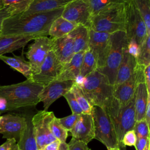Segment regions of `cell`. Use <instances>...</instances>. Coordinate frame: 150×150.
Instances as JSON below:
<instances>
[{
  "instance_id": "obj_52",
  "label": "cell",
  "mask_w": 150,
  "mask_h": 150,
  "mask_svg": "<svg viewBox=\"0 0 150 150\" xmlns=\"http://www.w3.org/2000/svg\"><path fill=\"white\" fill-rule=\"evenodd\" d=\"M108 150H121V148H117L110 149H108Z\"/></svg>"
},
{
  "instance_id": "obj_19",
  "label": "cell",
  "mask_w": 150,
  "mask_h": 150,
  "mask_svg": "<svg viewBox=\"0 0 150 150\" xmlns=\"http://www.w3.org/2000/svg\"><path fill=\"white\" fill-rule=\"evenodd\" d=\"M85 51H81L74 54L71 59L64 64L60 71L57 80L74 81L80 74L81 65Z\"/></svg>"
},
{
  "instance_id": "obj_36",
  "label": "cell",
  "mask_w": 150,
  "mask_h": 150,
  "mask_svg": "<svg viewBox=\"0 0 150 150\" xmlns=\"http://www.w3.org/2000/svg\"><path fill=\"white\" fill-rule=\"evenodd\" d=\"M63 97L66 98V101L68 103V104L71 110L72 114H81L83 113V111L80 107L77 100H76L74 94L72 93L70 90L65 94Z\"/></svg>"
},
{
  "instance_id": "obj_12",
  "label": "cell",
  "mask_w": 150,
  "mask_h": 150,
  "mask_svg": "<svg viewBox=\"0 0 150 150\" xmlns=\"http://www.w3.org/2000/svg\"><path fill=\"white\" fill-rule=\"evenodd\" d=\"M110 46V34L96 32L89 29L88 49L94 54L97 64V69L103 68L105 64Z\"/></svg>"
},
{
  "instance_id": "obj_26",
  "label": "cell",
  "mask_w": 150,
  "mask_h": 150,
  "mask_svg": "<svg viewBox=\"0 0 150 150\" xmlns=\"http://www.w3.org/2000/svg\"><path fill=\"white\" fill-rule=\"evenodd\" d=\"M26 125L22 132L18 145L19 150H38L31 118L26 117Z\"/></svg>"
},
{
  "instance_id": "obj_40",
  "label": "cell",
  "mask_w": 150,
  "mask_h": 150,
  "mask_svg": "<svg viewBox=\"0 0 150 150\" xmlns=\"http://www.w3.org/2000/svg\"><path fill=\"white\" fill-rule=\"evenodd\" d=\"M87 144L72 138L68 143V150H87Z\"/></svg>"
},
{
  "instance_id": "obj_18",
  "label": "cell",
  "mask_w": 150,
  "mask_h": 150,
  "mask_svg": "<svg viewBox=\"0 0 150 150\" xmlns=\"http://www.w3.org/2000/svg\"><path fill=\"white\" fill-rule=\"evenodd\" d=\"M74 0H32L27 9L21 13L28 15L38 12H43L63 8Z\"/></svg>"
},
{
  "instance_id": "obj_4",
  "label": "cell",
  "mask_w": 150,
  "mask_h": 150,
  "mask_svg": "<svg viewBox=\"0 0 150 150\" xmlns=\"http://www.w3.org/2000/svg\"><path fill=\"white\" fill-rule=\"evenodd\" d=\"M125 4L110 5L92 16L90 29L110 34L118 31H124Z\"/></svg>"
},
{
  "instance_id": "obj_20",
  "label": "cell",
  "mask_w": 150,
  "mask_h": 150,
  "mask_svg": "<svg viewBox=\"0 0 150 150\" xmlns=\"http://www.w3.org/2000/svg\"><path fill=\"white\" fill-rule=\"evenodd\" d=\"M137 83L134 74L126 81L114 86L113 97L117 101L119 105H126L134 97Z\"/></svg>"
},
{
  "instance_id": "obj_33",
  "label": "cell",
  "mask_w": 150,
  "mask_h": 150,
  "mask_svg": "<svg viewBox=\"0 0 150 150\" xmlns=\"http://www.w3.org/2000/svg\"><path fill=\"white\" fill-rule=\"evenodd\" d=\"M139 11L150 35V0H132Z\"/></svg>"
},
{
  "instance_id": "obj_45",
  "label": "cell",
  "mask_w": 150,
  "mask_h": 150,
  "mask_svg": "<svg viewBox=\"0 0 150 150\" xmlns=\"http://www.w3.org/2000/svg\"><path fill=\"white\" fill-rule=\"evenodd\" d=\"M60 143V142L59 140L56 139L53 142L47 144L40 150H57Z\"/></svg>"
},
{
  "instance_id": "obj_6",
  "label": "cell",
  "mask_w": 150,
  "mask_h": 150,
  "mask_svg": "<svg viewBox=\"0 0 150 150\" xmlns=\"http://www.w3.org/2000/svg\"><path fill=\"white\" fill-rule=\"evenodd\" d=\"M125 31H118L110 34V46L104 67L97 70L105 75L110 83L114 86L117 70L122 61L124 52L128 45Z\"/></svg>"
},
{
  "instance_id": "obj_16",
  "label": "cell",
  "mask_w": 150,
  "mask_h": 150,
  "mask_svg": "<svg viewBox=\"0 0 150 150\" xmlns=\"http://www.w3.org/2000/svg\"><path fill=\"white\" fill-rule=\"evenodd\" d=\"M72 138L88 144L94 137V127L91 114L82 113L70 131Z\"/></svg>"
},
{
  "instance_id": "obj_28",
  "label": "cell",
  "mask_w": 150,
  "mask_h": 150,
  "mask_svg": "<svg viewBox=\"0 0 150 150\" xmlns=\"http://www.w3.org/2000/svg\"><path fill=\"white\" fill-rule=\"evenodd\" d=\"M97 69L96 59L93 52L88 49L85 51L80 68V75L85 77Z\"/></svg>"
},
{
  "instance_id": "obj_30",
  "label": "cell",
  "mask_w": 150,
  "mask_h": 150,
  "mask_svg": "<svg viewBox=\"0 0 150 150\" xmlns=\"http://www.w3.org/2000/svg\"><path fill=\"white\" fill-rule=\"evenodd\" d=\"M70 91H71L74 94L76 100L83 111V113L91 114L93 106L90 104L81 88L74 83L70 89Z\"/></svg>"
},
{
  "instance_id": "obj_34",
  "label": "cell",
  "mask_w": 150,
  "mask_h": 150,
  "mask_svg": "<svg viewBox=\"0 0 150 150\" xmlns=\"http://www.w3.org/2000/svg\"><path fill=\"white\" fill-rule=\"evenodd\" d=\"M50 131L53 137L60 142H65L68 136V131L60 124L58 118L54 116L50 123Z\"/></svg>"
},
{
  "instance_id": "obj_31",
  "label": "cell",
  "mask_w": 150,
  "mask_h": 150,
  "mask_svg": "<svg viewBox=\"0 0 150 150\" xmlns=\"http://www.w3.org/2000/svg\"><path fill=\"white\" fill-rule=\"evenodd\" d=\"M137 64L146 67L150 65V35H148L139 46V54L136 58Z\"/></svg>"
},
{
  "instance_id": "obj_2",
  "label": "cell",
  "mask_w": 150,
  "mask_h": 150,
  "mask_svg": "<svg viewBox=\"0 0 150 150\" xmlns=\"http://www.w3.org/2000/svg\"><path fill=\"white\" fill-rule=\"evenodd\" d=\"M43 86L29 79L17 84L0 86V97L8 103V110L34 107L39 102Z\"/></svg>"
},
{
  "instance_id": "obj_42",
  "label": "cell",
  "mask_w": 150,
  "mask_h": 150,
  "mask_svg": "<svg viewBox=\"0 0 150 150\" xmlns=\"http://www.w3.org/2000/svg\"><path fill=\"white\" fill-rule=\"evenodd\" d=\"M0 150H19L18 142L14 138L6 139V141L0 145Z\"/></svg>"
},
{
  "instance_id": "obj_13",
  "label": "cell",
  "mask_w": 150,
  "mask_h": 150,
  "mask_svg": "<svg viewBox=\"0 0 150 150\" xmlns=\"http://www.w3.org/2000/svg\"><path fill=\"white\" fill-rule=\"evenodd\" d=\"M74 83V81L71 80L56 79L45 86L39 96L40 102L43 103V110L47 111L52 103L70 90Z\"/></svg>"
},
{
  "instance_id": "obj_44",
  "label": "cell",
  "mask_w": 150,
  "mask_h": 150,
  "mask_svg": "<svg viewBox=\"0 0 150 150\" xmlns=\"http://www.w3.org/2000/svg\"><path fill=\"white\" fill-rule=\"evenodd\" d=\"M149 138V137L137 139V142L135 144V147L136 150H143L145 147V145Z\"/></svg>"
},
{
  "instance_id": "obj_37",
  "label": "cell",
  "mask_w": 150,
  "mask_h": 150,
  "mask_svg": "<svg viewBox=\"0 0 150 150\" xmlns=\"http://www.w3.org/2000/svg\"><path fill=\"white\" fill-rule=\"evenodd\" d=\"M80 114H71L70 115L58 118L60 124L67 131H70L73 127L75 123L79 119Z\"/></svg>"
},
{
  "instance_id": "obj_51",
  "label": "cell",
  "mask_w": 150,
  "mask_h": 150,
  "mask_svg": "<svg viewBox=\"0 0 150 150\" xmlns=\"http://www.w3.org/2000/svg\"><path fill=\"white\" fill-rule=\"evenodd\" d=\"M4 6H5V5H4V4L3 2H2V0H0V9H1Z\"/></svg>"
},
{
  "instance_id": "obj_22",
  "label": "cell",
  "mask_w": 150,
  "mask_h": 150,
  "mask_svg": "<svg viewBox=\"0 0 150 150\" xmlns=\"http://www.w3.org/2000/svg\"><path fill=\"white\" fill-rule=\"evenodd\" d=\"M134 98L135 121L144 120L148 100L150 98V94L148 93L144 82L139 83L137 84Z\"/></svg>"
},
{
  "instance_id": "obj_38",
  "label": "cell",
  "mask_w": 150,
  "mask_h": 150,
  "mask_svg": "<svg viewBox=\"0 0 150 150\" xmlns=\"http://www.w3.org/2000/svg\"><path fill=\"white\" fill-rule=\"evenodd\" d=\"M137 137L134 129L128 131L123 136L121 140V144L124 148L125 146H135Z\"/></svg>"
},
{
  "instance_id": "obj_23",
  "label": "cell",
  "mask_w": 150,
  "mask_h": 150,
  "mask_svg": "<svg viewBox=\"0 0 150 150\" xmlns=\"http://www.w3.org/2000/svg\"><path fill=\"white\" fill-rule=\"evenodd\" d=\"M35 39L32 36H0V56L23 47L29 41Z\"/></svg>"
},
{
  "instance_id": "obj_25",
  "label": "cell",
  "mask_w": 150,
  "mask_h": 150,
  "mask_svg": "<svg viewBox=\"0 0 150 150\" xmlns=\"http://www.w3.org/2000/svg\"><path fill=\"white\" fill-rule=\"evenodd\" d=\"M0 60L22 74L27 80L31 79L33 75L31 66L29 62L25 59L23 53L20 56L13 54V57L1 55L0 56Z\"/></svg>"
},
{
  "instance_id": "obj_8",
  "label": "cell",
  "mask_w": 150,
  "mask_h": 150,
  "mask_svg": "<svg viewBox=\"0 0 150 150\" xmlns=\"http://www.w3.org/2000/svg\"><path fill=\"white\" fill-rule=\"evenodd\" d=\"M125 11L124 31L128 40L133 39L140 46L148 35L145 23L132 0H128L125 4Z\"/></svg>"
},
{
  "instance_id": "obj_1",
  "label": "cell",
  "mask_w": 150,
  "mask_h": 150,
  "mask_svg": "<svg viewBox=\"0 0 150 150\" xmlns=\"http://www.w3.org/2000/svg\"><path fill=\"white\" fill-rule=\"evenodd\" d=\"M63 8L53 11L38 12L28 15L21 13L4 21L0 36H32L35 38L49 35L52 22L61 16Z\"/></svg>"
},
{
  "instance_id": "obj_27",
  "label": "cell",
  "mask_w": 150,
  "mask_h": 150,
  "mask_svg": "<svg viewBox=\"0 0 150 150\" xmlns=\"http://www.w3.org/2000/svg\"><path fill=\"white\" fill-rule=\"evenodd\" d=\"M76 26L77 25L60 16L52 22L49 30V35L52 39L63 37L70 33Z\"/></svg>"
},
{
  "instance_id": "obj_46",
  "label": "cell",
  "mask_w": 150,
  "mask_h": 150,
  "mask_svg": "<svg viewBox=\"0 0 150 150\" xmlns=\"http://www.w3.org/2000/svg\"><path fill=\"white\" fill-rule=\"evenodd\" d=\"M4 5H11L28 3L30 4L32 0H2Z\"/></svg>"
},
{
  "instance_id": "obj_48",
  "label": "cell",
  "mask_w": 150,
  "mask_h": 150,
  "mask_svg": "<svg viewBox=\"0 0 150 150\" xmlns=\"http://www.w3.org/2000/svg\"><path fill=\"white\" fill-rule=\"evenodd\" d=\"M6 111H8L7 101L4 98L0 97V113Z\"/></svg>"
},
{
  "instance_id": "obj_35",
  "label": "cell",
  "mask_w": 150,
  "mask_h": 150,
  "mask_svg": "<svg viewBox=\"0 0 150 150\" xmlns=\"http://www.w3.org/2000/svg\"><path fill=\"white\" fill-rule=\"evenodd\" d=\"M133 129L137 139L149 137V127L145 120L135 121Z\"/></svg>"
},
{
  "instance_id": "obj_9",
  "label": "cell",
  "mask_w": 150,
  "mask_h": 150,
  "mask_svg": "<svg viewBox=\"0 0 150 150\" xmlns=\"http://www.w3.org/2000/svg\"><path fill=\"white\" fill-rule=\"evenodd\" d=\"M54 116L53 111L41 110L38 111L31 118L38 150L56 139L50 129V123Z\"/></svg>"
},
{
  "instance_id": "obj_47",
  "label": "cell",
  "mask_w": 150,
  "mask_h": 150,
  "mask_svg": "<svg viewBox=\"0 0 150 150\" xmlns=\"http://www.w3.org/2000/svg\"><path fill=\"white\" fill-rule=\"evenodd\" d=\"M144 120L146 122V124L148 125V127H149V124H150V98L148 99V104H147V106H146Z\"/></svg>"
},
{
  "instance_id": "obj_14",
  "label": "cell",
  "mask_w": 150,
  "mask_h": 150,
  "mask_svg": "<svg viewBox=\"0 0 150 150\" xmlns=\"http://www.w3.org/2000/svg\"><path fill=\"white\" fill-rule=\"evenodd\" d=\"M62 67L55 54L50 50L42 64L39 73L33 75L31 80L45 86L57 79Z\"/></svg>"
},
{
  "instance_id": "obj_50",
  "label": "cell",
  "mask_w": 150,
  "mask_h": 150,
  "mask_svg": "<svg viewBox=\"0 0 150 150\" xmlns=\"http://www.w3.org/2000/svg\"><path fill=\"white\" fill-rule=\"evenodd\" d=\"M149 142H150V139L149 138L148 139V141L146 142V144L145 145V147L144 148V149L143 150H149Z\"/></svg>"
},
{
  "instance_id": "obj_41",
  "label": "cell",
  "mask_w": 150,
  "mask_h": 150,
  "mask_svg": "<svg viewBox=\"0 0 150 150\" xmlns=\"http://www.w3.org/2000/svg\"><path fill=\"white\" fill-rule=\"evenodd\" d=\"M127 50L131 55L136 59L139 54V46L134 39H131L128 40L127 45Z\"/></svg>"
},
{
  "instance_id": "obj_39",
  "label": "cell",
  "mask_w": 150,
  "mask_h": 150,
  "mask_svg": "<svg viewBox=\"0 0 150 150\" xmlns=\"http://www.w3.org/2000/svg\"><path fill=\"white\" fill-rule=\"evenodd\" d=\"M146 67L136 64L134 70V76L135 77L137 84L139 83H145V75L144 70Z\"/></svg>"
},
{
  "instance_id": "obj_7",
  "label": "cell",
  "mask_w": 150,
  "mask_h": 150,
  "mask_svg": "<svg viewBox=\"0 0 150 150\" xmlns=\"http://www.w3.org/2000/svg\"><path fill=\"white\" fill-rule=\"evenodd\" d=\"M91 115L94 127V139L103 144L107 149L120 148L112 122L106 111L98 106H93Z\"/></svg>"
},
{
  "instance_id": "obj_15",
  "label": "cell",
  "mask_w": 150,
  "mask_h": 150,
  "mask_svg": "<svg viewBox=\"0 0 150 150\" xmlns=\"http://www.w3.org/2000/svg\"><path fill=\"white\" fill-rule=\"evenodd\" d=\"M26 125V117L18 115L5 114L0 119V134L4 138H14L18 142Z\"/></svg>"
},
{
  "instance_id": "obj_5",
  "label": "cell",
  "mask_w": 150,
  "mask_h": 150,
  "mask_svg": "<svg viewBox=\"0 0 150 150\" xmlns=\"http://www.w3.org/2000/svg\"><path fill=\"white\" fill-rule=\"evenodd\" d=\"M105 110L112 122L120 147L124 148L121 144L122 138L128 131L133 129L135 122L134 96L124 106L119 105L117 101L113 98L110 105Z\"/></svg>"
},
{
  "instance_id": "obj_32",
  "label": "cell",
  "mask_w": 150,
  "mask_h": 150,
  "mask_svg": "<svg viewBox=\"0 0 150 150\" xmlns=\"http://www.w3.org/2000/svg\"><path fill=\"white\" fill-rule=\"evenodd\" d=\"M128 1V0H88L92 16L107 6L118 4H125Z\"/></svg>"
},
{
  "instance_id": "obj_43",
  "label": "cell",
  "mask_w": 150,
  "mask_h": 150,
  "mask_svg": "<svg viewBox=\"0 0 150 150\" xmlns=\"http://www.w3.org/2000/svg\"><path fill=\"white\" fill-rule=\"evenodd\" d=\"M145 83L147 88L148 93L150 94V65L147 66L144 70Z\"/></svg>"
},
{
  "instance_id": "obj_54",
  "label": "cell",
  "mask_w": 150,
  "mask_h": 150,
  "mask_svg": "<svg viewBox=\"0 0 150 150\" xmlns=\"http://www.w3.org/2000/svg\"><path fill=\"white\" fill-rule=\"evenodd\" d=\"M0 114H1V113H0ZM1 115H0V119H1Z\"/></svg>"
},
{
  "instance_id": "obj_24",
  "label": "cell",
  "mask_w": 150,
  "mask_h": 150,
  "mask_svg": "<svg viewBox=\"0 0 150 150\" xmlns=\"http://www.w3.org/2000/svg\"><path fill=\"white\" fill-rule=\"evenodd\" d=\"M89 29L82 25H77L67 35L72 39L75 53L88 49Z\"/></svg>"
},
{
  "instance_id": "obj_49",
  "label": "cell",
  "mask_w": 150,
  "mask_h": 150,
  "mask_svg": "<svg viewBox=\"0 0 150 150\" xmlns=\"http://www.w3.org/2000/svg\"><path fill=\"white\" fill-rule=\"evenodd\" d=\"M57 150H68V144L65 142H60Z\"/></svg>"
},
{
  "instance_id": "obj_21",
  "label": "cell",
  "mask_w": 150,
  "mask_h": 150,
  "mask_svg": "<svg viewBox=\"0 0 150 150\" xmlns=\"http://www.w3.org/2000/svg\"><path fill=\"white\" fill-rule=\"evenodd\" d=\"M136 64V59L128 53L127 47L124 52L122 61L117 70L114 86L120 84L129 79L133 75Z\"/></svg>"
},
{
  "instance_id": "obj_11",
  "label": "cell",
  "mask_w": 150,
  "mask_h": 150,
  "mask_svg": "<svg viewBox=\"0 0 150 150\" xmlns=\"http://www.w3.org/2000/svg\"><path fill=\"white\" fill-rule=\"evenodd\" d=\"M51 38L41 36L35 39L34 42L29 46L26 55L30 64L33 75L39 73L42 64L51 50Z\"/></svg>"
},
{
  "instance_id": "obj_17",
  "label": "cell",
  "mask_w": 150,
  "mask_h": 150,
  "mask_svg": "<svg viewBox=\"0 0 150 150\" xmlns=\"http://www.w3.org/2000/svg\"><path fill=\"white\" fill-rule=\"evenodd\" d=\"M51 50L62 66L69 62L75 54L72 39L69 35L52 39Z\"/></svg>"
},
{
  "instance_id": "obj_53",
  "label": "cell",
  "mask_w": 150,
  "mask_h": 150,
  "mask_svg": "<svg viewBox=\"0 0 150 150\" xmlns=\"http://www.w3.org/2000/svg\"><path fill=\"white\" fill-rule=\"evenodd\" d=\"M87 150H91V149H90V148H88V149H87Z\"/></svg>"
},
{
  "instance_id": "obj_10",
  "label": "cell",
  "mask_w": 150,
  "mask_h": 150,
  "mask_svg": "<svg viewBox=\"0 0 150 150\" xmlns=\"http://www.w3.org/2000/svg\"><path fill=\"white\" fill-rule=\"evenodd\" d=\"M61 16L76 24L90 29L92 18L88 0H74L64 7Z\"/></svg>"
},
{
  "instance_id": "obj_3",
  "label": "cell",
  "mask_w": 150,
  "mask_h": 150,
  "mask_svg": "<svg viewBox=\"0 0 150 150\" xmlns=\"http://www.w3.org/2000/svg\"><path fill=\"white\" fill-rule=\"evenodd\" d=\"M80 87L93 106L104 110L109 107L114 98V86L105 75L97 70L84 77Z\"/></svg>"
},
{
  "instance_id": "obj_29",
  "label": "cell",
  "mask_w": 150,
  "mask_h": 150,
  "mask_svg": "<svg viewBox=\"0 0 150 150\" xmlns=\"http://www.w3.org/2000/svg\"><path fill=\"white\" fill-rule=\"evenodd\" d=\"M29 5V4L28 3H25L16 5H5L1 9H0V34L4 21L12 16L24 12L27 9Z\"/></svg>"
}]
</instances>
